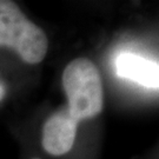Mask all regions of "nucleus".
<instances>
[{
	"label": "nucleus",
	"mask_w": 159,
	"mask_h": 159,
	"mask_svg": "<svg viewBox=\"0 0 159 159\" xmlns=\"http://www.w3.org/2000/svg\"><path fill=\"white\" fill-rule=\"evenodd\" d=\"M63 86L68 100V113L77 123L102 112L104 91L99 71L86 58L74 59L65 67Z\"/></svg>",
	"instance_id": "1"
},
{
	"label": "nucleus",
	"mask_w": 159,
	"mask_h": 159,
	"mask_svg": "<svg viewBox=\"0 0 159 159\" xmlns=\"http://www.w3.org/2000/svg\"><path fill=\"white\" fill-rule=\"evenodd\" d=\"M0 46L17 52L25 63H40L47 53L45 32L29 20L13 1L0 0Z\"/></svg>",
	"instance_id": "2"
},
{
	"label": "nucleus",
	"mask_w": 159,
	"mask_h": 159,
	"mask_svg": "<svg viewBox=\"0 0 159 159\" xmlns=\"http://www.w3.org/2000/svg\"><path fill=\"white\" fill-rule=\"evenodd\" d=\"M78 123L67 108H61L46 120L43 129V146L52 156H63L73 146Z\"/></svg>",
	"instance_id": "3"
},
{
	"label": "nucleus",
	"mask_w": 159,
	"mask_h": 159,
	"mask_svg": "<svg viewBox=\"0 0 159 159\" xmlns=\"http://www.w3.org/2000/svg\"><path fill=\"white\" fill-rule=\"evenodd\" d=\"M120 78L136 81L148 89H159V64L133 53H121L116 59Z\"/></svg>",
	"instance_id": "4"
},
{
	"label": "nucleus",
	"mask_w": 159,
	"mask_h": 159,
	"mask_svg": "<svg viewBox=\"0 0 159 159\" xmlns=\"http://www.w3.org/2000/svg\"><path fill=\"white\" fill-rule=\"evenodd\" d=\"M4 96H5V87L0 84V102H1V99L4 98Z\"/></svg>",
	"instance_id": "5"
},
{
	"label": "nucleus",
	"mask_w": 159,
	"mask_h": 159,
	"mask_svg": "<svg viewBox=\"0 0 159 159\" xmlns=\"http://www.w3.org/2000/svg\"><path fill=\"white\" fill-rule=\"evenodd\" d=\"M34 159H38V158H34Z\"/></svg>",
	"instance_id": "6"
}]
</instances>
